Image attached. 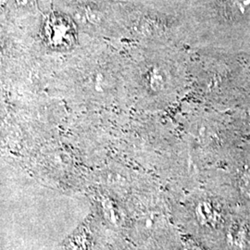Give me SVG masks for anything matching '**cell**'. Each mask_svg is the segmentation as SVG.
I'll list each match as a JSON object with an SVG mask.
<instances>
[{
  "mask_svg": "<svg viewBox=\"0 0 250 250\" xmlns=\"http://www.w3.org/2000/svg\"><path fill=\"white\" fill-rule=\"evenodd\" d=\"M232 8L237 14L249 15L250 14V0H234Z\"/></svg>",
  "mask_w": 250,
  "mask_h": 250,
  "instance_id": "1",
  "label": "cell"
}]
</instances>
